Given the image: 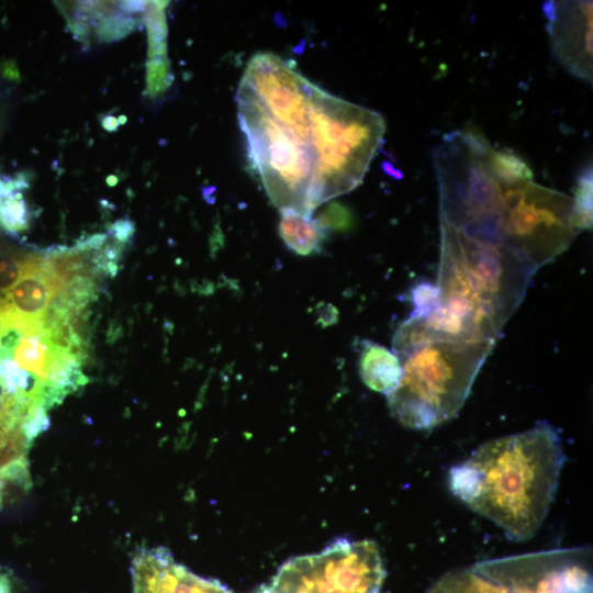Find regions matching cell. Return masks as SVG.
<instances>
[{
	"instance_id": "obj_10",
	"label": "cell",
	"mask_w": 593,
	"mask_h": 593,
	"mask_svg": "<svg viewBox=\"0 0 593 593\" xmlns=\"http://www.w3.org/2000/svg\"><path fill=\"white\" fill-rule=\"evenodd\" d=\"M358 370L362 382L372 391L389 395L402 377L400 357L385 346L362 339L358 343Z\"/></svg>"
},
{
	"instance_id": "obj_6",
	"label": "cell",
	"mask_w": 593,
	"mask_h": 593,
	"mask_svg": "<svg viewBox=\"0 0 593 593\" xmlns=\"http://www.w3.org/2000/svg\"><path fill=\"white\" fill-rule=\"evenodd\" d=\"M440 248L454 257L471 290L504 326L537 270L508 248L468 236L445 222H440Z\"/></svg>"
},
{
	"instance_id": "obj_14",
	"label": "cell",
	"mask_w": 593,
	"mask_h": 593,
	"mask_svg": "<svg viewBox=\"0 0 593 593\" xmlns=\"http://www.w3.org/2000/svg\"><path fill=\"white\" fill-rule=\"evenodd\" d=\"M413 311L410 318H425L435 307L437 301V287L427 280L417 282L411 290Z\"/></svg>"
},
{
	"instance_id": "obj_16",
	"label": "cell",
	"mask_w": 593,
	"mask_h": 593,
	"mask_svg": "<svg viewBox=\"0 0 593 593\" xmlns=\"http://www.w3.org/2000/svg\"><path fill=\"white\" fill-rule=\"evenodd\" d=\"M0 223L12 232L23 228L26 224V213L22 200L11 198L0 204Z\"/></svg>"
},
{
	"instance_id": "obj_15",
	"label": "cell",
	"mask_w": 593,
	"mask_h": 593,
	"mask_svg": "<svg viewBox=\"0 0 593 593\" xmlns=\"http://www.w3.org/2000/svg\"><path fill=\"white\" fill-rule=\"evenodd\" d=\"M316 222L325 234L329 232H343L351 225V213L342 204L333 203L321 212Z\"/></svg>"
},
{
	"instance_id": "obj_7",
	"label": "cell",
	"mask_w": 593,
	"mask_h": 593,
	"mask_svg": "<svg viewBox=\"0 0 593 593\" xmlns=\"http://www.w3.org/2000/svg\"><path fill=\"white\" fill-rule=\"evenodd\" d=\"M511 593H593L592 547L551 549L477 562Z\"/></svg>"
},
{
	"instance_id": "obj_13",
	"label": "cell",
	"mask_w": 593,
	"mask_h": 593,
	"mask_svg": "<svg viewBox=\"0 0 593 593\" xmlns=\"http://www.w3.org/2000/svg\"><path fill=\"white\" fill-rule=\"evenodd\" d=\"M572 222L574 227L581 230L591 228L592 225V169L588 167L581 172L574 197L572 198Z\"/></svg>"
},
{
	"instance_id": "obj_1",
	"label": "cell",
	"mask_w": 593,
	"mask_h": 593,
	"mask_svg": "<svg viewBox=\"0 0 593 593\" xmlns=\"http://www.w3.org/2000/svg\"><path fill=\"white\" fill-rule=\"evenodd\" d=\"M236 102L249 161L280 212L312 215L357 188L385 132L381 114L320 89L271 53L250 58Z\"/></svg>"
},
{
	"instance_id": "obj_3",
	"label": "cell",
	"mask_w": 593,
	"mask_h": 593,
	"mask_svg": "<svg viewBox=\"0 0 593 593\" xmlns=\"http://www.w3.org/2000/svg\"><path fill=\"white\" fill-rule=\"evenodd\" d=\"M493 344L422 343L399 356L402 377L387 395L393 417L405 427L429 430L465 404Z\"/></svg>"
},
{
	"instance_id": "obj_11",
	"label": "cell",
	"mask_w": 593,
	"mask_h": 593,
	"mask_svg": "<svg viewBox=\"0 0 593 593\" xmlns=\"http://www.w3.org/2000/svg\"><path fill=\"white\" fill-rule=\"evenodd\" d=\"M279 235L286 246L302 256L321 253L325 232L311 215L294 211H282Z\"/></svg>"
},
{
	"instance_id": "obj_5",
	"label": "cell",
	"mask_w": 593,
	"mask_h": 593,
	"mask_svg": "<svg viewBox=\"0 0 593 593\" xmlns=\"http://www.w3.org/2000/svg\"><path fill=\"white\" fill-rule=\"evenodd\" d=\"M385 571L376 544L338 539L286 562L257 593H379Z\"/></svg>"
},
{
	"instance_id": "obj_17",
	"label": "cell",
	"mask_w": 593,
	"mask_h": 593,
	"mask_svg": "<svg viewBox=\"0 0 593 593\" xmlns=\"http://www.w3.org/2000/svg\"><path fill=\"white\" fill-rule=\"evenodd\" d=\"M0 593H12L11 581L3 571H0Z\"/></svg>"
},
{
	"instance_id": "obj_9",
	"label": "cell",
	"mask_w": 593,
	"mask_h": 593,
	"mask_svg": "<svg viewBox=\"0 0 593 593\" xmlns=\"http://www.w3.org/2000/svg\"><path fill=\"white\" fill-rule=\"evenodd\" d=\"M133 593H232L175 561L163 547L142 549L132 560Z\"/></svg>"
},
{
	"instance_id": "obj_8",
	"label": "cell",
	"mask_w": 593,
	"mask_h": 593,
	"mask_svg": "<svg viewBox=\"0 0 593 593\" xmlns=\"http://www.w3.org/2000/svg\"><path fill=\"white\" fill-rule=\"evenodd\" d=\"M544 13L555 59L592 82V1H548Z\"/></svg>"
},
{
	"instance_id": "obj_4",
	"label": "cell",
	"mask_w": 593,
	"mask_h": 593,
	"mask_svg": "<svg viewBox=\"0 0 593 593\" xmlns=\"http://www.w3.org/2000/svg\"><path fill=\"white\" fill-rule=\"evenodd\" d=\"M578 233L569 195L533 180L504 184L496 239L536 270L566 251Z\"/></svg>"
},
{
	"instance_id": "obj_2",
	"label": "cell",
	"mask_w": 593,
	"mask_h": 593,
	"mask_svg": "<svg viewBox=\"0 0 593 593\" xmlns=\"http://www.w3.org/2000/svg\"><path fill=\"white\" fill-rule=\"evenodd\" d=\"M564 462L561 438L547 422L489 440L449 470L451 492L524 541L542 525Z\"/></svg>"
},
{
	"instance_id": "obj_12",
	"label": "cell",
	"mask_w": 593,
	"mask_h": 593,
	"mask_svg": "<svg viewBox=\"0 0 593 593\" xmlns=\"http://www.w3.org/2000/svg\"><path fill=\"white\" fill-rule=\"evenodd\" d=\"M427 593H511L502 584L478 572L473 567L446 572Z\"/></svg>"
}]
</instances>
